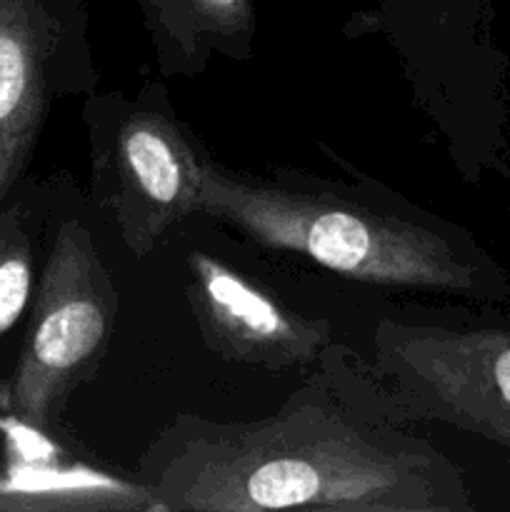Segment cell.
Instances as JSON below:
<instances>
[{"label": "cell", "instance_id": "6da1fadb", "mask_svg": "<svg viewBox=\"0 0 510 512\" xmlns=\"http://www.w3.org/2000/svg\"><path fill=\"white\" fill-rule=\"evenodd\" d=\"M158 512H468L463 470L403 425L358 408L323 370L273 415L180 413L135 465Z\"/></svg>", "mask_w": 510, "mask_h": 512}, {"label": "cell", "instance_id": "7a4b0ae2", "mask_svg": "<svg viewBox=\"0 0 510 512\" xmlns=\"http://www.w3.org/2000/svg\"><path fill=\"white\" fill-rule=\"evenodd\" d=\"M200 215L358 283L490 303L510 295L508 270L468 230L365 175L338 180L300 168L245 173L208 158Z\"/></svg>", "mask_w": 510, "mask_h": 512}, {"label": "cell", "instance_id": "3957f363", "mask_svg": "<svg viewBox=\"0 0 510 512\" xmlns=\"http://www.w3.org/2000/svg\"><path fill=\"white\" fill-rule=\"evenodd\" d=\"M373 363L328 345L318 370L358 408L393 423H445L510 450V328L383 318Z\"/></svg>", "mask_w": 510, "mask_h": 512}, {"label": "cell", "instance_id": "277c9868", "mask_svg": "<svg viewBox=\"0 0 510 512\" xmlns=\"http://www.w3.org/2000/svg\"><path fill=\"white\" fill-rule=\"evenodd\" d=\"M93 203L120 243L145 258L200 215L208 150L178 118L163 83L88 93L83 103Z\"/></svg>", "mask_w": 510, "mask_h": 512}, {"label": "cell", "instance_id": "5b68a950", "mask_svg": "<svg viewBox=\"0 0 510 512\" xmlns=\"http://www.w3.org/2000/svg\"><path fill=\"white\" fill-rule=\"evenodd\" d=\"M118 320V288L83 218L58 225L35 280L28 330L10 375V413L53 433L100 368Z\"/></svg>", "mask_w": 510, "mask_h": 512}, {"label": "cell", "instance_id": "8992f818", "mask_svg": "<svg viewBox=\"0 0 510 512\" xmlns=\"http://www.w3.org/2000/svg\"><path fill=\"white\" fill-rule=\"evenodd\" d=\"M95 85L83 0H0V205L23 180L55 100Z\"/></svg>", "mask_w": 510, "mask_h": 512}, {"label": "cell", "instance_id": "52a82bcc", "mask_svg": "<svg viewBox=\"0 0 510 512\" xmlns=\"http://www.w3.org/2000/svg\"><path fill=\"white\" fill-rule=\"evenodd\" d=\"M185 265V300L200 338L218 358L285 373L318 365L333 345L328 320L293 310L215 255L190 250Z\"/></svg>", "mask_w": 510, "mask_h": 512}, {"label": "cell", "instance_id": "ba28073f", "mask_svg": "<svg viewBox=\"0 0 510 512\" xmlns=\"http://www.w3.org/2000/svg\"><path fill=\"white\" fill-rule=\"evenodd\" d=\"M160 75L193 78L215 58L255 55L253 0H135Z\"/></svg>", "mask_w": 510, "mask_h": 512}, {"label": "cell", "instance_id": "9c48e42d", "mask_svg": "<svg viewBox=\"0 0 510 512\" xmlns=\"http://www.w3.org/2000/svg\"><path fill=\"white\" fill-rule=\"evenodd\" d=\"M43 210L15 193L0 205V353L3 340L28 313L35 290V258ZM0 413L10 415V378L0 373Z\"/></svg>", "mask_w": 510, "mask_h": 512}]
</instances>
